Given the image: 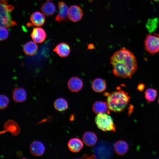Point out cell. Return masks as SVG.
Returning a JSON list of instances; mask_svg holds the SVG:
<instances>
[{"label":"cell","instance_id":"obj_32","mask_svg":"<svg viewBox=\"0 0 159 159\" xmlns=\"http://www.w3.org/2000/svg\"></svg>","mask_w":159,"mask_h":159},{"label":"cell","instance_id":"obj_17","mask_svg":"<svg viewBox=\"0 0 159 159\" xmlns=\"http://www.w3.org/2000/svg\"><path fill=\"white\" fill-rule=\"evenodd\" d=\"M82 141L77 138L70 139L68 143V146L70 150L74 153L79 152L83 147Z\"/></svg>","mask_w":159,"mask_h":159},{"label":"cell","instance_id":"obj_23","mask_svg":"<svg viewBox=\"0 0 159 159\" xmlns=\"http://www.w3.org/2000/svg\"><path fill=\"white\" fill-rule=\"evenodd\" d=\"M158 20L157 18L149 19L146 24V28L148 32L152 33L156 29L158 26Z\"/></svg>","mask_w":159,"mask_h":159},{"label":"cell","instance_id":"obj_10","mask_svg":"<svg viewBox=\"0 0 159 159\" xmlns=\"http://www.w3.org/2000/svg\"><path fill=\"white\" fill-rule=\"evenodd\" d=\"M83 85L82 80L77 77H72L68 80L67 86L69 89L71 91L77 92L80 91Z\"/></svg>","mask_w":159,"mask_h":159},{"label":"cell","instance_id":"obj_19","mask_svg":"<svg viewBox=\"0 0 159 159\" xmlns=\"http://www.w3.org/2000/svg\"><path fill=\"white\" fill-rule=\"evenodd\" d=\"M106 83L103 80L100 78H97L93 81L92 87L95 92L100 93L103 92L106 88Z\"/></svg>","mask_w":159,"mask_h":159},{"label":"cell","instance_id":"obj_27","mask_svg":"<svg viewBox=\"0 0 159 159\" xmlns=\"http://www.w3.org/2000/svg\"><path fill=\"white\" fill-rule=\"evenodd\" d=\"M145 86L143 83H140L138 85L137 89L140 92L143 91L144 89Z\"/></svg>","mask_w":159,"mask_h":159},{"label":"cell","instance_id":"obj_3","mask_svg":"<svg viewBox=\"0 0 159 159\" xmlns=\"http://www.w3.org/2000/svg\"><path fill=\"white\" fill-rule=\"evenodd\" d=\"M8 0H0V27L7 28L17 24V23L12 19L11 15L14 7L8 4Z\"/></svg>","mask_w":159,"mask_h":159},{"label":"cell","instance_id":"obj_14","mask_svg":"<svg viewBox=\"0 0 159 159\" xmlns=\"http://www.w3.org/2000/svg\"><path fill=\"white\" fill-rule=\"evenodd\" d=\"M70 48L67 43L62 42L57 44L53 49V51L60 57H65L68 56L70 52Z\"/></svg>","mask_w":159,"mask_h":159},{"label":"cell","instance_id":"obj_26","mask_svg":"<svg viewBox=\"0 0 159 159\" xmlns=\"http://www.w3.org/2000/svg\"><path fill=\"white\" fill-rule=\"evenodd\" d=\"M9 31L6 28L0 27V41L5 40L8 37Z\"/></svg>","mask_w":159,"mask_h":159},{"label":"cell","instance_id":"obj_21","mask_svg":"<svg viewBox=\"0 0 159 159\" xmlns=\"http://www.w3.org/2000/svg\"><path fill=\"white\" fill-rule=\"evenodd\" d=\"M34 41H30L23 46L24 52L27 55H33L37 52L38 47Z\"/></svg>","mask_w":159,"mask_h":159},{"label":"cell","instance_id":"obj_16","mask_svg":"<svg viewBox=\"0 0 159 159\" xmlns=\"http://www.w3.org/2000/svg\"><path fill=\"white\" fill-rule=\"evenodd\" d=\"M41 10L44 15L49 16L52 15L55 13L56 7L52 2L47 1L42 4Z\"/></svg>","mask_w":159,"mask_h":159},{"label":"cell","instance_id":"obj_4","mask_svg":"<svg viewBox=\"0 0 159 159\" xmlns=\"http://www.w3.org/2000/svg\"><path fill=\"white\" fill-rule=\"evenodd\" d=\"M95 121L97 127L103 131H115V127L112 117L106 113L98 114Z\"/></svg>","mask_w":159,"mask_h":159},{"label":"cell","instance_id":"obj_20","mask_svg":"<svg viewBox=\"0 0 159 159\" xmlns=\"http://www.w3.org/2000/svg\"><path fill=\"white\" fill-rule=\"evenodd\" d=\"M114 148L115 152L117 154L122 155L127 152L128 150V146L126 142L120 140L115 143Z\"/></svg>","mask_w":159,"mask_h":159},{"label":"cell","instance_id":"obj_12","mask_svg":"<svg viewBox=\"0 0 159 159\" xmlns=\"http://www.w3.org/2000/svg\"><path fill=\"white\" fill-rule=\"evenodd\" d=\"M12 97L15 102H22L26 100V92L23 88H16L13 91Z\"/></svg>","mask_w":159,"mask_h":159},{"label":"cell","instance_id":"obj_31","mask_svg":"<svg viewBox=\"0 0 159 159\" xmlns=\"http://www.w3.org/2000/svg\"><path fill=\"white\" fill-rule=\"evenodd\" d=\"M158 103L159 104V97L158 100Z\"/></svg>","mask_w":159,"mask_h":159},{"label":"cell","instance_id":"obj_8","mask_svg":"<svg viewBox=\"0 0 159 159\" xmlns=\"http://www.w3.org/2000/svg\"><path fill=\"white\" fill-rule=\"evenodd\" d=\"M31 36L34 42L40 43L45 40L46 34L43 29L40 27H35L33 29Z\"/></svg>","mask_w":159,"mask_h":159},{"label":"cell","instance_id":"obj_11","mask_svg":"<svg viewBox=\"0 0 159 159\" xmlns=\"http://www.w3.org/2000/svg\"><path fill=\"white\" fill-rule=\"evenodd\" d=\"M30 20L32 23H28L27 24L28 26L34 25L37 26H40L44 23L45 17L43 14L39 11H36L31 15Z\"/></svg>","mask_w":159,"mask_h":159},{"label":"cell","instance_id":"obj_28","mask_svg":"<svg viewBox=\"0 0 159 159\" xmlns=\"http://www.w3.org/2000/svg\"><path fill=\"white\" fill-rule=\"evenodd\" d=\"M88 48L89 49H92L95 48L94 46L92 44H89L88 45Z\"/></svg>","mask_w":159,"mask_h":159},{"label":"cell","instance_id":"obj_25","mask_svg":"<svg viewBox=\"0 0 159 159\" xmlns=\"http://www.w3.org/2000/svg\"><path fill=\"white\" fill-rule=\"evenodd\" d=\"M9 102L8 97L5 95H1L0 96V108L3 110L7 107Z\"/></svg>","mask_w":159,"mask_h":159},{"label":"cell","instance_id":"obj_5","mask_svg":"<svg viewBox=\"0 0 159 159\" xmlns=\"http://www.w3.org/2000/svg\"><path fill=\"white\" fill-rule=\"evenodd\" d=\"M145 51L151 55L159 51V33H154L148 34L144 41Z\"/></svg>","mask_w":159,"mask_h":159},{"label":"cell","instance_id":"obj_30","mask_svg":"<svg viewBox=\"0 0 159 159\" xmlns=\"http://www.w3.org/2000/svg\"><path fill=\"white\" fill-rule=\"evenodd\" d=\"M155 1H159V0H153Z\"/></svg>","mask_w":159,"mask_h":159},{"label":"cell","instance_id":"obj_6","mask_svg":"<svg viewBox=\"0 0 159 159\" xmlns=\"http://www.w3.org/2000/svg\"><path fill=\"white\" fill-rule=\"evenodd\" d=\"M83 16V11L78 6H71L69 9L68 17L73 22H77L81 19Z\"/></svg>","mask_w":159,"mask_h":159},{"label":"cell","instance_id":"obj_15","mask_svg":"<svg viewBox=\"0 0 159 159\" xmlns=\"http://www.w3.org/2000/svg\"><path fill=\"white\" fill-rule=\"evenodd\" d=\"M92 109L94 113L97 114L106 113H110L109 109L107 103L101 101L95 102L92 106Z\"/></svg>","mask_w":159,"mask_h":159},{"label":"cell","instance_id":"obj_18","mask_svg":"<svg viewBox=\"0 0 159 159\" xmlns=\"http://www.w3.org/2000/svg\"><path fill=\"white\" fill-rule=\"evenodd\" d=\"M82 140L85 145L89 146L94 145L97 140L96 135L92 132H87L82 136Z\"/></svg>","mask_w":159,"mask_h":159},{"label":"cell","instance_id":"obj_24","mask_svg":"<svg viewBox=\"0 0 159 159\" xmlns=\"http://www.w3.org/2000/svg\"><path fill=\"white\" fill-rule=\"evenodd\" d=\"M156 90L149 88L147 89L145 92V97L147 100L150 102L154 101L157 96Z\"/></svg>","mask_w":159,"mask_h":159},{"label":"cell","instance_id":"obj_2","mask_svg":"<svg viewBox=\"0 0 159 159\" xmlns=\"http://www.w3.org/2000/svg\"><path fill=\"white\" fill-rule=\"evenodd\" d=\"M104 95L107 97L106 103L109 110L115 112L123 111L130 98L127 92L121 90L115 91L111 93L105 92Z\"/></svg>","mask_w":159,"mask_h":159},{"label":"cell","instance_id":"obj_1","mask_svg":"<svg viewBox=\"0 0 159 159\" xmlns=\"http://www.w3.org/2000/svg\"><path fill=\"white\" fill-rule=\"evenodd\" d=\"M112 72L116 77L131 78L138 69L136 57L130 50L123 47L115 52L110 59Z\"/></svg>","mask_w":159,"mask_h":159},{"label":"cell","instance_id":"obj_22","mask_svg":"<svg viewBox=\"0 0 159 159\" xmlns=\"http://www.w3.org/2000/svg\"><path fill=\"white\" fill-rule=\"evenodd\" d=\"M54 106L56 110L62 112L67 108L68 104L66 100L62 98H59L55 100Z\"/></svg>","mask_w":159,"mask_h":159},{"label":"cell","instance_id":"obj_29","mask_svg":"<svg viewBox=\"0 0 159 159\" xmlns=\"http://www.w3.org/2000/svg\"><path fill=\"white\" fill-rule=\"evenodd\" d=\"M130 107L129 108V110L128 111L129 115L131 113L133 108V107H132V105H130Z\"/></svg>","mask_w":159,"mask_h":159},{"label":"cell","instance_id":"obj_9","mask_svg":"<svg viewBox=\"0 0 159 159\" xmlns=\"http://www.w3.org/2000/svg\"><path fill=\"white\" fill-rule=\"evenodd\" d=\"M29 150L31 153L33 155L40 156L44 153L45 147L42 143L38 141H35L31 143Z\"/></svg>","mask_w":159,"mask_h":159},{"label":"cell","instance_id":"obj_13","mask_svg":"<svg viewBox=\"0 0 159 159\" xmlns=\"http://www.w3.org/2000/svg\"><path fill=\"white\" fill-rule=\"evenodd\" d=\"M5 131L9 132L14 136H16L20 132V128L17 123L12 120H9L6 122L4 127Z\"/></svg>","mask_w":159,"mask_h":159},{"label":"cell","instance_id":"obj_7","mask_svg":"<svg viewBox=\"0 0 159 159\" xmlns=\"http://www.w3.org/2000/svg\"><path fill=\"white\" fill-rule=\"evenodd\" d=\"M58 11L55 17V20L58 22L66 21L67 20L69 9L67 6L62 1L58 3Z\"/></svg>","mask_w":159,"mask_h":159}]
</instances>
